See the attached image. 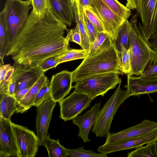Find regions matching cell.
Returning a JSON list of instances; mask_svg holds the SVG:
<instances>
[{
  "label": "cell",
  "instance_id": "8",
  "mask_svg": "<svg viewBox=\"0 0 157 157\" xmlns=\"http://www.w3.org/2000/svg\"><path fill=\"white\" fill-rule=\"evenodd\" d=\"M93 100L88 95L75 90L69 96L59 102V118L65 121L72 120L89 107Z\"/></svg>",
  "mask_w": 157,
  "mask_h": 157
},
{
  "label": "cell",
  "instance_id": "44",
  "mask_svg": "<svg viewBox=\"0 0 157 157\" xmlns=\"http://www.w3.org/2000/svg\"><path fill=\"white\" fill-rule=\"evenodd\" d=\"M79 2L81 6L83 8L91 6L92 0H79Z\"/></svg>",
  "mask_w": 157,
  "mask_h": 157
},
{
  "label": "cell",
  "instance_id": "18",
  "mask_svg": "<svg viewBox=\"0 0 157 157\" xmlns=\"http://www.w3.org/2000/svg\"><path fill=\"white\" fill-rule=\"evenodd\" d=\"M131 96H136L157 92V78H145L127 75V84L125 86Z\"/></svg>",
  "mask_w": 157,
  "mask_h": 157
},
{
  "label": "cell",
  "instance_id": "17",
  "mask_svg": "<svg viewBox=\"0 0 157 157\" xmlns=\"http://www.w3.org/2000/svg\"><path fill=\"white\" fill-rule=\"evenodd\" d=\"M100 102L96 103L90 109L82 115H78L72 119L74 124L78 126L79 131L78 136L84 143L89 142L90 131L96 121L101 106Z\"/></svg>",
  "mask_w": 157,
  "mask_h": 157
},
{
  "label": "cell",
  "instance_id": "25",
  "mask_svg": "<svg viewBox=\"0 0 157 157\" xmlns=\"http://www.w3.org/2000/svg\"><path fill=\"white\" fill-rule=\"evenodd\" d=\"M43 145L46 148L49 157H67L68 156L67 149L62 146L59 140L50 138L49 134L44 141Z\"/></svg>",
  "mask_w": 157,
  "mask_h": 157
},
{
  "label": "cell",
  "instance_id": "6",
  "mask_svg": "<svg viewBox=\"0 0 157 157\" xmlns=\"http://www.w3.org/2000/svg\"><path fill=\"white\" fill-rule=\"evenodd\" d=\"M31 4V0H6L3 10L7 26L8 48L27 21Z\"/></svg>",
  "mask_w": 157,
  "mask_h": 157
},
{
  "label": "cell",
  "instance_id": "20",
  "mask_svg": "<svg viewBox=\"0 0 157 157\" xmlns=\"http://www.w3.org/2000/svg\"><path fill=\"white\" fill-rule=\"evenodd\" d=\"M74 19L81 37L82 45L83 49L88 52L90 46V40L84 21V12L83 8L78 1L76 0L71 3Z\"/></svg>",
  "mask_w": 157,
  "mask_h": 157
},
{
  "label": "cell",
  "instance_id": "13",
  "mask_svg": "<svg viewBox=\"0 0 157 157\" xmlns=\"http://www.w3.org/2000/svg\"><path fill=\"white\" fill-rule=\"evenodd\" d=\"M56 103L50 97L37 107L36 126L40 146L43 145L44 141L47 136L53 110Z\"/></svg>",
  "mask_w": 157,
  "mask_h": 157
},
{
  "label": "cell",
  "instance_id": "30",
  "mask_svg": "<svg viewBox=\"0 0 157 157\" xmlns=\"http://www.w3.org/2000/svg\"><path fill=\"white\" fill-rule=\"evenodd\" d=\"M88 52L83 49H76L68 48L60 56L58 65L61 63L85 58L87 55Z\"/></svg>",
  "mask_w": 157,
  "mask_h": 157
},
{
  "label": "cell",
  "instance_id": "39",
  "mask_svg": "<svg viewBox=\"0 0 157 157\" xmlns=\"http://www.w3.org/2000/svg\"><path fill=\"white\" fill-rule=\"evenodd\" d=\"M84 21L88 34L90 45L97 37L98 33L84 13Z\"/></svg>",
  "mask_w": 157,
  "mask_h": 157
},
{
  "label": "cell",
  "instance_id": "21",
  "mask_svg": "<svg viewBox=\"0 0 157 157\" xmlns=\"http://www.w3.org/2000/svg\"><path fill=\"white\" fill-rule=\"evenodd\" d=\"M47 78L44 74L41 76L24 97L17 103V113L25 112L34 105V101L37 93Z\"/></svg>",
  "mask_w": 157,
  "mask_h": 157
},
{
  "label": "cell",
  "instance_id": "24",
  "mask_svg": "<svg viewBox=\"0 0 157 157\" xmlns=\"http://www.w3.org/2000/svg\"><path fill=\"white\" fill-rule=\"evenodd\" d=\"M113 43L111 38L105 32L99 33L96 39L91 44L87 56L97 55L111 45Z\"/></svg>",
  "mask_w": 157,
  "mask_h": 157
},
{
  "label": "cell",
  "instance_id": "37",
  "mask_svg": "<svg viewBox=\"0 0 157 157\" xmlns=\"http://www.w3.org/2000/svg\"><path fill=\"white\" fill-rule=\"evenodd\" d=\"M139 77L145 78H157V53L152 63Z\"/></svg>",
  "mask_w": 157,
  "mask_h": 157
},
{
  "label": "cell",
  "instance_id": "7",
  "mask_svg": "<svg viewBox=\"0 0 157 157\" xmlns=\"http://www.w3.org/2000/svg\"><path fill=\"white\" fill-rule=\"evenodd\" d=\"M90 8L98 18L104 32L113 41L118 29L125 20L115 13L102 0H92Z\"/></svg>",
  "mask_w": 157,
  "mask_h": 157
},
{
  "label": "cell",
  "instance_id": "4",
  "mask_svg": "<svg viewBox=\"0 0 157 157\" xmlns=\"http://www.w3.org/2000/svg\"><path fill=\"white\" fill-rule=\"evenodd\" d=\"M121 82L111 97L99 110L91 131L97 137H105L110 132L113 118L118 108L128 98L131 96L126 89L121 87Z\"/></svg>",
  "mask_w": 157,
  "mask_h": 157
},
{
  "label": "cell",
  "instance_id": "46",
  "mask_svg": "<svg viewBox=\"0 0 157 157\" xmlns=\"http://www.w3.org/2000/svg\"><path fill=\"white\" fill-rule=\"evenodd\" d=\"M77 0V1H79V0Z\"/></svg>",
  "mask_w": 157,
  "mask_h": 157
},
{
  "label": "cell",
  "instance_id": "29",
  "mask_svg": "<svg viewBox=\"0 0 157 157\" xmlns=\"http://www.w3.org/2000/svg\"><path fill=\"white\" fill-rule=\"evenodd\" d=\"M115 13L125 20L131 15V10L117 0H102Z\"/></svg>",
  "mask_w": 157,
  "mask_h": 157
},
{
  "label": "cell",
  "instance_id": "41",
  "mask_svg": "<svg viewBox=\"0 0 157 157\" xmlns=\"http://www.w3.org/2000/svg\"><path fill=\"white\" fill-rule=\"evenodd\" d=\"M148 41L151 47L157 52V32L151 36Z\"/></svg>",
  "mask_w": 157,
  "mask_h": 157
},
{
  "label": "cell",
  "instance_id": "28",
  "mask_svg": "<svg viewBox=\"0 0 157 157\" xmlns=\"http://www.w3.org/2000/svg\"><path fill=\"white\" fill-rule=\"evenodd\" d=\"M14 70V66L10 64L0 65V95L6 94L7 86L12 79Z\"/></svg>",
  "mask_w": 157,
  "mask_h": 157
},
{
  "label": "cell",
  "instance_id": "33",
  "mask_svg": "<svg viewBox=\"0 0 157 157\" xmlns=\"http://www.w3.org/2000/svg\"><path fill=\"white\" fill-rule=\"evenodd\" d=\"M121 62L122 71L123 74H129L131 71V66L130 50L122 46Z\"/></svg>",
  "mask_w": 157,
  "mask_h": 157
},
{
  "label": "cell",
  "instance_id": "12",
  "mask_svg": "<svg viewBox=\"0 0 157 157\" xmlns=\"http://www.w3.org/2000/svg\"><path fill=\"white\" fill-rule=\"evenodd\" d=\"M11 123L0 117V157H21Z\"/></svg>",
  "mask_w": 157,
  "mask_h": 157
},
{
  "label": "cell",
  "instance_id": "14",
  "mask_svg": "<svg viewBox=\"0 0 157 157\" xmlns=\"http://www.w3.org/2000/svg\"><path fill=\"white\" fill-rule=\"evenodd\" d=\"M12 79L16 84L15 93L33 86L44 72L39 67H33L14 63Z\"/></svg>",
  "mask_w": 157,
  "mask_h": 157
},
{
  "label": "cell",
  "instance_id": "23",
  "mask_svg": "<svg viewBox=\"0 0 157 157\" xmlns=\"http://www.w3.org/2000/svg\"><path fill=\"white\" fill-rule=\"evenodd\" d=\"M0 117L10 120L11 116L17 109V101L14 96L7 94L1 95Z\"/></svg>",
  "mask_w": 157,
  "mask_h": 157
},
{
  "label": "cell",
  "instance_id": "34",
  "mask_svg": "<svg viewBox=\"0 0 157 157\" xmlns=\"http://www.w3.org/2000/svg\"><path fill=\"white\" fill-rule=\"evenodd\" d=\"M84 12L90 21L98 32L104 31L98 18L90 8V6L83 8Z\"/></svg>",
  "mask_w": 157,
  "mask_h": 157
},
{
  "label": "cell",
  "instance_id": "2",
  "mask_svg": "<svg viewBox=\"0 0 157 157\" xmlns=\"http://www.w3.org/2000/svg\"><path fill=\"white\" fill-rule=\"evenodd\" d=\"M130 22L129 49L131 71L129 74L136 77L147 70L153 63L157 52L150 46L142 25H137V15H133Z\"/></svg>",
  "mask_w": 157,
  "mask_h": 157
},
{
  "label": "cell",
  "instance_id": "31",
  "mask_svg": "<svg viewBox=\"0 0 157 157\" xmlns=\"http://www.w3.org/2000/svg\"><path fill=\"white\" fill-rule=\"evenodd\" d=\"M68 156L71 157H107V155L98 154L92 149L85 150L81 147L75 149H67Z\"/></svg>",
  "mask_w": 157,
  "mask_h": 157
},
{
  "label": "cell",
  "instance_id": "26",
  "mask_svg": "<svg viewBox=\"0 0 157 157\" xmlns=\"http://www.w3.org/2000/svg\"><path fill=\"white\" fill-rule=\"evenodd\" d=\"M8 46L6 24L4 10L0 13V65L4 64L3 59Z\"/></svg>",
  "mask_w": 157,
  "mask_h": 157
},
{
  "label": "cell",
  "instance_id": "16",
  "mask_svg": "<svg viewBox=\"0 0 157 157\" xmlns=\"http://www.w3.org/2000/svg\"><path fill=\"white\" fill-rule=\"evenodd\" d=\"M72 72L64 70L53 75L49 83L51 97L59 102L70 92L72 88Z\"/></svg>",
  "mask_w": 157,
  "mask_h": 157
},
{
  "label": "cell",
  "instance_id": "9",
  "mask_svg": "<svg viewBox=\"0 0 157 157\" xmlns=\"http://www.w3.org/2000/svg\"><path fill=\"white\" fill-rule=\"evenodd\" d=\"M11 124L21 157L35 156L39 146L37 135L25 127L12 122Z\"/></svg>",
  "mask_w": 157,
  "mask_h": 157
},
{
  "label": "cell",
  "instance_id": "11",
  "mask_svg": "<svg viewBox=\"0 0 157 157\" xmlns=\"http://www.w3.org/2000/svg\"><path fill=\"white\" fill-rule=\"evenodd\" d=\"M156 129L157 122L144 120L138 124L121 131L109 132L106 136L105 143H111L144 136Z\"/></svg>",
  "mask_w": 157,
  "mask_h": 157
},
{
  "label": "cell",
  "instance_id": "32",
  "mask_svg": "<svg viewBox=\"0 0 157 157\" xmlns=\"http://www.w3.org/2000/svg\"><path fill=\"white\" fill-rule=\"evenodd\" d=\"M51 97L49 80L47 78L38 92L34 100V106L37 107L45 100Z\"/></svg>",
  "mask_w": 157,
  "mask_h": 157
},
{
  "label": "cell",
  "instance_id": "35",
  "mask_svg": "<svg viewBox=\"0 0 157 157\" xmlns=\"http://www.w3.org/2000/svg\"><path fill=\"white\" fill-rule=\"evenodd\" d=\"M63 53L53 56L48 58L44 60L38 67L44 73L49 69L56 67L58 65L60 57Z\"/></svg>",
  "mask_w": 157,
  "mask_h": 157
},
{
  "label": "cell",
  "instance_id": "27",
  "mask_svg": "<svg viewBox=\"0 0 157 157\" xmlns=\"http://www.w3.org/2000/svg\"><path fill=\"white\" fill-rule=\"evenodd\" d=\"M157 141L141 146L128 154V157H157Z\"/></svg>",
  "mask_w": 157,
  "mask_h": 157
},
{
  "label": "cell",
  "instance_id": "1",
  "mask_svg": "<svg viewBox=\"0 0 157 157\" xmlns=\"http://www.w3.org/2000/svg\"><path fill=\"white\" fill-rule=\"evenodd\" d=\"M67 27L48 9L42 15L32 10L6 56H11L15 64L38 67L48 58L69 48V41L64 36Z\"/></svg>",
  "mask_w": 157,
  "mask_h": 157
},
{
  "label": "cell",
  "instance_id": "38",
  "mask_svg": "<svg viewBox=\"0 0 157 157\" xmlns=\"http://www.w3.org/2000/svg\"><path fill=\"white\" fill-rule=\"evenodd\" d=\"M67 34L66 38L69 41L75 42L80 46L82 45L81 39L78 29L76 25L74 29L67 28Z\"/></svg>",
  "mask_w": 157,
  "mask_h": 157
},
{
  "label": "cell",
  "instance_id": "43",
  "mask_svg": "<svg viewBox=\"0 0 157 157\" xmlns=\"http://www.w3.org/2000/svg\"><path fill=\"white\" fill-rule=\"evenodd\" d=\"M126 6L130 10L136 9L139 5V0H126Z\"/></svg>",
  "mask_w": 157,
  "mask_h": 157
},
{
  "label": "cell",
  "instance_id": "19",
  "mask_svg": "<svg viewBox=\"0 0 157 157\" xmlns=\"http://www.w3.org/2000/svg\"><path fill=\"white\" fill-rule=\"evenodd\" d=\"M48 9L59 20L71 26L74 19L71 0H47Z\"/></svg>",
  "mask_w": 157,
  "mask_h": 157
},
{
  "label": "cell",
  "instance_id": "3",
  "mask_svg": "<svg viewBox=\"0 0 157 157\" xmlns=\"http://www.w3.org/2000/svg\"><path fill=\"white\" fill-rule=\"evenodd\" d=\"M108 72L123 75L121 57L113 44L99 53L87 56L81 64L72 72V82H76L89 76Z\"/></svg>",
  "mask_w": 157,
  "mask_h": 157
},
{
  "label": "cell",
  "instance_id": "5",
  "mask_svg": "<svg viewBox=\"0 0 157 157\" xmlns=\"http://www.w3.org/2000/svg\"><path fill=\"white\" fill-rule=\"evenodd\" d=\"M119 75L114 72L92 75L76 82L72 88L94 99L99 96H103L109 90L115 88L122 81Z\"/></svg>",
  "mask_w": 157,
  "mask_h": 157
},
{
  "label": "cell",
  "instance_id": "42",
  "mask_svg": "<svg viewBox=\"0 0 157 157\" xmlns=\"http://www.w3.org/2000/svg\"><path fill=\"white\" fill-rule=\"evenodd\" d=\"M15 83L11 79L8 84L6 94L10 95L13 96L15 93Z\"/></svg>",
  "mask_w": 157,
  "mask_h": 157
},
{
  "label": "cell",
  "instance_id": "36",
  "mask_svg": "<svg viewBox=\"0 0 157 157\" xmlns=\"http://www.w3.org/2000/svg\"><path fill=\"white\" fill-rule=\"evenodd\" d=\"M32 10L38 15H43L48 9L47 0H31Z\"/></svg>",
  "mask_w": 157,
  "mask_h": 157
},
{
  "label": "cell",
  "instance_id": "15",
  "mask_svg": "<svg viewBox=\"0 0 157 157\" xmlns=\"http://www.w3.org/2000/svg\"><path fill=\"white\" fill-rule=\"evenodd\" d=\"M157 141V129L144 136L111 143L105 144L98 147L100 153L107 155L121 150L136 149L149 143Z\"/></svg>",
  "mask_w": 157,
  "mask_h": 157
},
{
  "label": "cell",
  "instance_id": "45",
  "mask_svg": "<svg viewBox=\"0 0 157 157\" xmlns=\"http://www.w3.org/2000/svg\"><path fill=\"white\" fill-rule=\"evenodd\" d=\"M76 0H71V3H73L75 2Z\"/></svg>",
  "mask_w": 157,
  "mask_h": 157
},
{
  "label": "cell",
  "instance_id": "40",
  "mask_svg": "<svg viewBox=\"0 0 157 157\" xmlns=\"http://www.w3.org/2000/svg\"><path fill=\"white\" fill-rule=\"evenodd\" d=\"M32 86L19 90L15 93L13 96L17 103L22 100Z\"/></svg>",
  "mask_w": 157,
  "mask_h": 157
},
{
  "label": "cell",
  "instance_id": "22",
  "mask_svg": "<svg viewBox=\"0 0 157 157\" xmlns=\"http://www.w3.org/2000/svg\"><path fill=\"white\" fill-rule=\"evenodd\" d=\"M131 24L128 19L125 20L118 29L115 38L113 41L120 57L121 47L129 48L130 33Z\"/></svg>",
  "mask_w": 157,
  "mask_h": 157
},
{
  "label": "cell",
  "instance_id": "10",
  "mask_svg": "<svg viewBox=\"0 0 157 157\" xmlns=\"http://www.w3.org/2000/svg\"><path fill=\"white\" fill-rule=\"evenodd\" d=\"M136 10L149 39L157 32V0H139Z\"/></svg>",
  "mask_w": 157,
  "mask_h": 157
}]
</instances>
